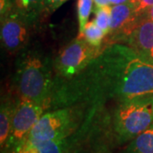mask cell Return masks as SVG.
<instances>
[{"label": "cell", "mask_w": 153, "mask_h": 153, "mask_svg": "<svg viewBox=\"0 0 153 153\" xmlns=\"http://www.w3.org/2000/svg\"><path fill=\"white\" fill-rule=\"evenodd\" d=\"M56 91L55 103L97 102L113 99L119 102L153 95V62L123 43H112L78 76Z\"/></svg>", "instance_id": "1"}, {"label": "cell", "mask_w": 153, "mask_h": 153, "mask_svg": "<svg viewBox=\"0 0 153 153\" xmlns=\"http://www.w3.org/2000/svg\"><path fill=\"white\" fill-rule=\"evenodd\" d=\"M16 63L15 82L19 98L51 104L55 83L49 58L37 49H24Z\"/></svg>", "instance_id": "2"}, {"label": "cell", "mask_w": 153, "mask_h": 153, "mask_svg": "<svg viewBox=\"0 0 153 153\" xmlns=\"http://www.w3.org/2000/svg\"><path fill=\"white\" fill-rule=\"evenodd\" d=\"M153 123V95L119 102L112 117V128L119 144L129 142Z\"/></svg>", "instance_id": "3"}, {"label": "cell", "mask_w": 153, "mask_h": 153, "mask_svg": "<svg viewBox=\"0 0 153 153\" xmlns=\"http://www.w3.org/2000/svg\"><path fill=\"white\" fill-rule=\"evenodd\" d=\"M80 117L77 110L68 106L44 112L31 131L27 142H45L71 136L78 127Z\"/></svg>", "instance_id": "4"}, {"label": "cell", "mask_w": 153, "mask_h": 153, "mask_svg": "<svg viewBox=\"0 0 153 153\" xmlns=\"http://www.w3.org/2000/svg\"><path fill=\"white\" fill-rule=\"evenodd\" d=\"M49 105V103L17 99L10 138L1 153H15L22 147L27 142L34 126Z\"/></svg>", "instance_id": "5"}, {"label": "cell", "mask_w": 153, "mask_h": 153, "mask_svg": "<svg viewBox=\"0 0 153 153\" xmlns=\"http://www.w3.org/2000/svg\"><path fill=\"white\" fill-rule=\"evenodd\" d=\"M101 48L94 47L78 36L67 44L55 58L54 67L65 80L78 76L100 55Z\"/></svg>", "instance_id": "6"}, {"label": "cell", "mask_w": 153, "mask_h": 153, "mask_svg": "<svg viewBox=\"0 0 153 153\" xmlns=\"http://www.w3.org/2000/svg\"><path fill=\"white\" fill-rule=\"evenodd\" d=\"M31 24L16 12L12 11L1 18V43L10 54L26 49L30 38Z\"/></svg>", "instance_id": "7"}, {"label": "cell", "mask_w": 153, "mask_h": 153, "mask_svg": "<svg viewBox=\"0 0 153 153\" xmlns=\"http://www.w3.org/2000/svg\"><path fill=\"white\" fill-rule=\"evenodd\" d=\"M140 21L130 2L111 5V27L108 36L114 43H123Z\"/></svg>", "instance_id": "8"}, {"label": "cell", "mask_w": 153, "mask_h": 153, "mask_svg": "<svg viewBox=\"0 0 153 153\" xmlns=\"http://www.w3.org/2000/svg\"><path fill=\"white\" fill-rule=\"evenodd\" d=\"M139 55L153 62V21L143 18L123 41Z\"/></svg>", "instance_id": "9"}, {"label": "cell", "mask_w": 153, "mask_h": 153, "mask_svg": "<svg viewBox=\"0 0 153 153\" xmlns=\"http://www.w3.org/2000/svg\"><path fill=\"white\" fill-rule=\"evenodd\" d=\"M70 137L45 142H27L15 153H71L74 140H71Z\"/></svg>", "instance_id": "10"}, {"label": "cell", "mask_w": 153, "mask_h": 153, "mask_svg": "<svg viewBox=\"0 0 153 153\" xmlns=\"http://www.w3.org/2000/svg\"><path fill=\"white\" fill-rule=\"evenodd\" d=\"M16 101L4 99L0 107V147L1 152L4 149L10 134L12 121L16 107Z\"/></svg>", "instance_id": "11"}, {"label": "cell", "mask_w": 153, "mask_h": 153, "mask_svg": "<svg viewBox=\"0 0 153 153\" xmlns=\"http://www.w3.org/2000/svg\"><path fill=\"white\" fill-rule=\"evenodd\" d=\"M13 11L26 19L30 24L38 20L44 11V0H10Z\"/></svg>", "instance_id": "12"}, {"label": "cell", "mask_w": 153, "mask_h": 153, "mask_svg": "<svg viewBox=\"0 0 153 153\" xmlns=\"http://www.w3.org/2000/svg\"><path fill=\"white\" fill-rule=\"evenodd\" d=\"M123 153H153V123L131 140Z\"/></svg>", "instance_id": "13"}, {"label": "cell", "mask_w": 153, "mask_h": 153, "mask_svg": "<svg viewBox=\"0 0 153 153\" xmlns=\"http://www.w3.org/2000/svg\"><path fill=\"white\" fill-rule=\"evenodd\" d=\"M78 36L84 38L88 44H91L94 47L101 48L102 41L105 35L103 31L97 26L94 21H92L88 22L82 33L79 34Z\"/></svg>", "instance_id": "14"}, {"label": "cell", "mask_w": 153, "mask_h": 153, "mask_svg": "<svg viewBox=\"0 0 153 153\" xmlns=\"http://www.w3.org/2000/svg\"><path fill=\"white\" fill-rule=\"evenodd\" d=\"M77 20L79 25V34H82L83 29L88 22V18L94 11L93 0H77Z\"/></svg>", "instance_id": "15"}, {"label": "cell", "mask_w": 153, "mask_h": 153, "mask_svg": "<svg viewBox=\"0 0 153 153\" xmlns=\"http://www.w3.org/2000/svg\"><path fill=\"white\" fill-rule=\"evenodd\" d=\"M94 12L95 17L94 19L105 35H108L111 27V5L105 7H94Z\"/></svg>", "instance_id": "16"}, {"label": "cell", "mask_w": 153, "mask_h": 153, "mask_svg": "<svg viewBox=\"0 0 153 153\" xmlns=\"http://www.w3.org/2000/svg\"><path fill=\"white\" fill-rule=\"evenodd\" d=\"M137 17L141 20L143 15L153 5V0H130Z\"/></svg>", "instance_id": "17"}, {"label": "cell", "mask_w": 153, "mask_h": 153, "mask_svg": "<svg viewBox=\"0 0 153 153\" xmlns=\"http://www.w3.org/2000/svg\"><path fill=\"white\" fill-rule=\"evenodd\" d=\"M67 1L68 0H44V10L51 13L59 9L60 6Z\"/></svg>", "instance_id": "18"}, {"label": "cell", "mask_w": 153, "mask_h": 153, "mask_svg": "<svg viewBox=\"0 0 153 153\" xmlns=\"http://www.w3.org/2000/svg\"><path fill=\"white\" fill-rule=\"evenodd\" d=\"M13 11V5L10 0H0V15L1 18L9 15Z\"/></svg>", "instance_id": "19"}, {"label": "cell", "mask_w": 153, "mask_h": 153, "mask_svg": "<svg viewBox=\"0 0 153 153\" xmlns=\"http://www.w3.org/2000/svg\"><path fill=\"white\" fill-rule=\"evenodd\" d=\"M94 7H105L111 5L109 0H93Z\"/></svg>", "instance_id": "20"}, {"label": "cell", "mask_w": 153, "mask_h": 153, "mask_svg": "<svg viewBox=\"0 0 153 153\" xmlns=\"http://www.w3.org/2000/svg\"><path fill=\"white\" fill-rule=\"evenodd\" d=\"M143 18H146V19H149V20H152L153 21V5L146 10V12L143 15V16L141 19Z\"/></svg>", "instance_id": "21"}, {"label": "cell", "mask_w": 153, "mask_h": 153, "mask_svg": "<svg viewBox=\"0 0 153 153\" xmlns=\"http://www.w3.org/2000/svg\"><path fill=\"white\" fill-rule=\"evenodd\" d=\"M130 0H109V3L111 5H116V4H124L128 3Z\"/></svg>", "instance_id": "22"}]
</instances>
